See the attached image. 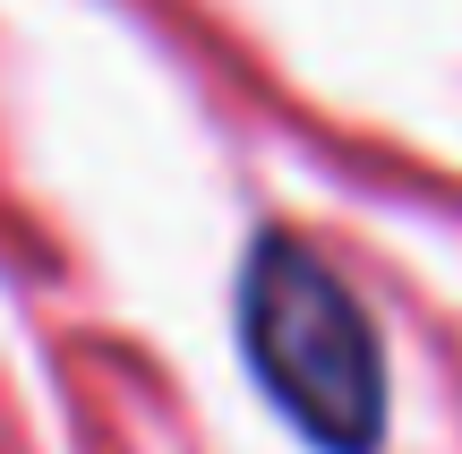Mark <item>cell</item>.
I'll return each mask as SVG.
<instances>
[{"mask_svg": "<svg viewBox=\"0 0 462 454\" xmlns=\"http://www.w3.org/2000/svg\"><path fill=\"white\" fill-rule=\"evenodd\" d=\"M240 352L265 403L317 454L385 446V343L360 292L291 232H257L240 257Z\"/></svg>", "mask_w": 462, "mask_h": 454, "instance_id": "6da1fadb", "label": "cell"}]
</instances>
